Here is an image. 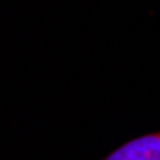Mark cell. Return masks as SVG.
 I'll use <instances>...</instances> for the list:
<instances>
[{
	"label": "cell",
	"mask_w": 160,
	"mask_h": 160,
	"mask_svg": "<svg viewBox=\"0 0 160 160\" xmlns=\"http://www.w3.org/2000/svg\"><path fill=\"white\" fill-rule=\"evenodd\" d=\"M102 160H160V131L123 143Z\"/></svg>",
	"instance_id": "obj_1"
}]
</instances>
